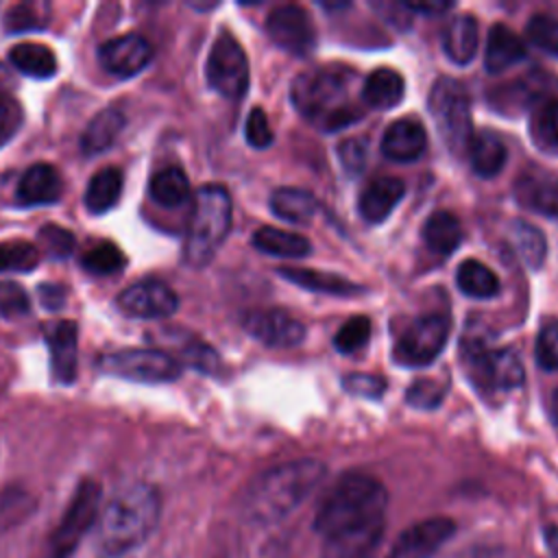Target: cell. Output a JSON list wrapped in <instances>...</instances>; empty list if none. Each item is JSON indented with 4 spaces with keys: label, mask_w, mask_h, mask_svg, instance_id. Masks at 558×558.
Segmentation results:
<instances>
[{
    "label": "cell",
    "mask_w": 558,
    "mask_h": 558,
    "mask_svg": "<svg viewBox=\"0 0 558 558\" xmlns=\"http://www.w3.org/2000/svg\"><path fill=\"white\" fill-rule=\"evenodd\" d=\"M388 493L366 473H347L323 499L314 527L323 536L320 558H368L381 543Z\"/></svg>",
    "instance_id": "obj_1"
},
{
    "label": "cell",
    "mask_w": 558,
    "mask_h": 558,
    "mask_svg": "<svg viewBox=\"0 0 558 558\" xmlns=\"http://www.w3.org/2000/svg\"><path fill=\"white\" fill-rule=\"evenodd\" d=\"M161 501L155 486L146 482L116 490L98 512L94 532L96 547L107 558H120L148 541L159 523Z\"/></svg>",
    "instance_id": "obj_2"
},
{
    "label": "cell",
    "mask_w": 558,
    "mask_h": 558,
    "mask_svg": "<svg viewBox=\"0 0 558 558\" xmlns=\"http://www.w3.org/2000/svg\"><path fill=\"white\" fill-rule=\"evenodd\" d=\"M325 464L318 460H294L259 475L244 499V512L255 523H275L290 514L318 486Z\"/></svg>",
    "instance_id": "obj_3"
},
{
    "label": "cell",
    "mask_w": 558,
    "mask_h": 558,
    "mask_svg": "<svg viewBox=\"0 0 558 558\" xmlns=\"http://www.w3.org/2000/svg\"><path fill=\"white\" fill-rule=\"evenodd\" d=\"M355 74L347 68H314L299 74L292 83V102L299 113L325 131H338L362 118L349 100Z\"/></svg>",
    "instance_id": "obj_4"
},
{
    "label": "cell",
    "mask_w": 558,
    "mask_h": 558,
    "mask_svg": "<svg viewBox=\"0 0 558 558\" xmlns=\"http://www.w3.org/2000/svg\"><path fill=\"white\" fill-rule=\"evenodd\" d=\"M231 216L233 207L227 187L209 183L194 194L183 244V257L190 266L203 268L214 259L229 235Z\"/></svg>",
    "instance_id": "obj_5"
},
{
    "label": "cell",
    "mask_w": 558,
    "mask_h": 558,
    "mask_svg": "<svg viewBox=\"0 0 558 558\" xmlns=\"http://www.w3.org/2000/svg\"><path fill=\"white\" fill-rule=\"evenodd\" d=\"M432 120L445 146L453 155L466 153L473 140V118H471V98L466 87L451 78L440 76L427 98Z\"/></svg>",
    "instance_id": "obj_6"
},
{
    "label": "cell",
    "mask_w": 558,
    "mask_h": 558,
    "mask_svg": "<svg viewBox=\"0 0 558 558\" xmlns=\"http://www.w3.org/2000/svg\"><path fill=\"white\" fill-rule=\"evenodd\" d=\"M98 512H100V484L94 480H83L76 486L59 525L50 536V547L46 558H70L76 545L81 543V538L96 525Z\"/></svg>",
    "instance_id": "obj_7"
},
{
    "label": "cell",
    "mask_w": 558,
    "mask_h": 558,
    "mask_svg": "<svg viewBox=\"0 0 558 558\" xmlns=\"http://www.w3.org/2000/svg\"><path fill=\"white\" fill-rule=\"evenodd\" d=\"M460 357L475 384L493 390H512L523 381V364L510 349H486L480 340H464Z\"/></svg>",
    "instance_id": "obj_8"
},
{
    "label": "cell",
    "mask_w": 558,
    "mask_h": 558,
    "mask_svg": "<svg viewBox=\"0 0 558 558\" xmlns=\"http://www.w3.org/2000/svg\"><path fill=\"white\" fill-rule=\"evenodd\" d=\"M205 74H207V83L229 100H238L246 94L248 61H246L244 48L233 35L222 33L216 37L207 57Z\"/></svg>",
    "instance_id": "obj_9"
},
{
    "label": "cell",
    "mask_w": 558,
    "mask_h": 558,
    "mask_svg": "<svg viewBox=\"0 0 558 558\" xmlns=\"http://www.w3.org/2000/svg\"><path fill=\"white\" fill-rule=\"evenodd\" d=\"M451 323L442 314H425L412 320L395 342L392 357L403 366H425L434 362L447 344Z\"/></svg>",
    "instance_id": "obj_10"
},
{
    "label": "cell",
    "mask_w": 558,
    "mask_h": 558,
    "mask_svg": "<svg viewBox=\"0 0 558 558\" xmlns=\"http://www.w3.org/2000/svg\"><path fill=\"white\" fill-rule=\"evenodd\" d=\"M98 366L109 375L146 384L172 381L181 375L179 362L166 351L157 349H126L109 353L98 360Z\"/></svg>",
    "instance_id": "obj_11"
},
{
    "label": "cell",
    "mask_w": 558,
    "mask_h": 558,
    "mask_svg": "<svg viewBox=\"0 0 558 558\" xmlns=\"http://www.w3.org/2000/svg\"><path fill=\"white\" fill-rule=\"evenodd\" d=\"M268 37L286 52L305 57L316 48V28L310 13L299 4H279L266 17Z\"/></svg>",
    "instance_id": "obj_12"
},
{
    "label": "cell",
    "mask_w": 558,
    "mask_h": 558,
    "mask_svg": "<svg viewBox=\"0 0 558 558\" xmlns=\"http://www.w3.org/2000/svg\"><path fill=\"white\" fill-rule=\"evenodd\" d=\"M118 305L124 314L135 318H166L177 312L179 296L168 283L146 279L124 288L118 294Z\"/></svg>",
    "instance_id": "obj_13"
},
{
    "label": "cell",
    "mask_w": 558,
    "mask_h": 558,
    "mask_svg": "<svg viewBox=\"0 0 558 558\" xmlns=\"http://www.w3.org/2000/svg\"><path fill=\"white\" fill-rule=\"evenodd\" d=\"M100 65L120 78L140 74L153 61V46L144 35L129 33L107 39L98 48Z\"/></svg>",
    "instance_id": "obj_14"
},
{
    "label": "cell",
    "mask_w": 558,
    "mask_h": 558,
    "mask_svg": "<svg viewBox=\"0 0 558 558\" xmlns=\"http://www.w3.org/2000/svg\"><path fill=\"white\" fill-rule=\"evenodd\" d=\"M456 532V523L447 517H432L410 525L392 545L388 558H432Z\"/></svg>",
    "instance_id": "obj_15"
},
{
    "label": "cell",
    "mask_w": 558,
    "mask_h": 558,
    "mask_svg": "<svg viewBox=\"0 0 558 558\" xmlns=\"http://www.w3.org/2000/svg\"><path fill=\"white\" fill-rule=\"evenodd\" d=\"M244 329L266 347L290 349L303 342L305 327L283 310H262L244 316Z\"/></svg>",
    "instance_id": "obj_16"
},
{
    "label": "cell",
    "mask_w": 558,
    "mask_h": 558,
    "mask_svg": "<svg viewBox=\"0 0 558 558\" xmlns=\"http://www.w3.org/2000/svg\"><path fill=\"white\" fill-rule=\"evenodd\" d=\"M46 342L50 349V373L57 384H72L76 377L78 327L74 320H59L48 327Z\"/></svg>",
    "instance_id": "obj_17"
},
{
    "label": "cell",
    "mask_w": 558,
    "mask_h": 558,
    "mask_svg": "<svg viewBox=\"0 0 558 558\" xmlns=\"http://www.w3.org/2000/svg\"><path fill=\"white\" fill-rule=\"evenodd\" d=\"M405 194V183L397 177H377L360 194L357 209L371 225L384 222Z\"/></svg>",
    "instance_id": "obj_18"
},
{
    "label": "cell",
    "mask_w": 558,
    "mask_h": 558,
    "mask_svg": "<svg viewBox=\"0 0 558 558\" xmlns=\"http://www.w3.org/2000/svg\"><path fill=\"white\" fill-rule=\"evenodd\" d=\"M427 146L425 129L414 118H401L392 122L381 137V153L392 161H416Z\"/></svg>",
    "instance_id": "obj_19"
},
{
    "label": "cell",
    "mask_w": 558,
    "mask_h": 558,
    "mask_svg": "<svg viewBox=\"0 0 558 558\" xmlns=\"http://www.w3.org/2000/svg\"><path fill=\"white\" fill-rule=\"evenodd\" d=\"M63 190L61 174L50 163H35L31 166L20 183H17V203L22 207H37V205H50L57 203Z\"/></svg>",
    "instance_id": "obj_20"
},
{
    "label": "cell",
    "mask_w": 558,
    "mask_h": 558,
    "mask_svg": "<svg viewBox=\"0 0 558 558\" xmlns=\"http://www.w3.org/2000/svg\"><path fill=\"white\" fill-rule=\"evenodd\" d=\"M525 59V44L519 35H514L512 28L506 24H495L488 31L486 52H484V68L490 74L504 72L510 65Z\"/></svg>",
    "instance_id": "obj_21"
},
{
    "label": "cell",
    "mask_w": 558,
    "mask_h": 558,
    "mask_svg": "<svg viewBox=\"0 0 558 558\" xmlns=\"http://www.w3.org/2000/svg\"><path fill=\"white\" fill-rule=\"evenodd\" d=\"M480 31L471 13L453 15L442 33V50L456 65H466L477 52Z\"/></svg>",
    "instance_id": "obj_22"
},
{
    "label": "cell",
    "mask_w": 558,
    "mask_h": 558,
    "mask_svg": "<svg viewBox=\"0 0 558 558\" xmlns=\"http://www.w3.org/2000/svg\"><path fill=\"white\" fill-rule=\"evenodd\" d=\"M405 96V81L392 68L373 70L362 85V100L373 109H392Z\"/></svg>",
    "instance_id": "obj_23"
},
{
    "label": "cell",
    "mask_w": 558,
    "mask_h": 558,
    "mask_svg": "<svg viewBox=\"0 0 558 558\" xmlns=\"http://www.w3.org/2000/svg\"><path fill=\"white\" fill-rule=\"evenodd\" d=\"M466 155H469L473 172L477 177L490 179V177L501 172V168L506 163V157H508V150H506L504 140L495 131L482 129L480 133H473V140L466 148Z\"/></svg>",
    "instance_id": "obj_24"
},
{
    "label": "cell",
    "mask_w": 558,
    "mask_h": 558,
    "mask_svg": "<svg viewBox=\"0 0 558 558\" xmlns=\"http://www.w3.org/2000/svg\"><path fill=\"white\" fill-rule=\"evenodd\" d=\"M270 209L286 222L307 225L318 211V201L303 187H277L270 194Z\"/></svg>",
    "instance_id": "obj_25"
},
{
    "label": "cell",
    "mask_w": 558,
    "mask_h": 558,
    "mask_svg": "<svg viewBox=\"0 0 558 558\" xmlns=\"http://www.w3.org/2000/svg\"><path fill=\"white\" fill-rule=\"evenodd\" d=\"M279 275L286 277L290 283L305 288L310 292L320 294H333V296H353L362 292V288L340 275L333 272H320L312 268H279Z\"/></svg>",
    "instance_id": "obj_26"
},
{
    "label": "cell",
    "mask_w": 558,
    "mask_h": 558,
    "mask_svg": "<svg viewBox=\"0 0 558 558\" xmlns=\"http://www.w3.org/2000/svg\"><path fill=\"white\" fill-rule=\"evenodd\" d=\"M124 129V113L118 107L102 109L96 113L89 122L87 129L81 135V150L87 155H98L111 148L120 131Z\"/></svg>",
    "instance_id": "obj_27"
},
{
    "label": "cell",
    "mask_w": 558,
    "mask_h": 558,
    "mask_svg": "<svg viewBox=\"0 0 558 558\" xmlns=\"http://www.w3.org/2000/svg\"><path fill=\"white\" fill-rule=\"evenodd\" d=\"M253 246L266 255L283 257V259H301L310 255V240L301 233H292L286 229L262 227L253 233Z\"/></svg>",
    "instance_id": "obj_28"
},
{
    "label": "cell",
    "mask_w": 558,
    "mask_h": 558,
    "mask_svg": "<svg viewBox=\"0 0 558 558\" xmlns=\"http://www.w3.org/2000/svg\"><path fill=\"white\" fill-rule=\"evenodd\" d=\"M421 238L425 246L436 255H449L462 240V225L451 211L438 209L423 222Z\"/></svg>",
    "instance_id": "obj_29"
},
{
    "label": "cell",
    "mask_w": 558,
    "mask_h": 558,
    "mask_svg": "<svg viewBox=\"0 0 558 558\" xmlns=\"http://www.w3.org/2000/svg\"><path fill=\"white\" fill-rule=\"evenodd\" d=\"M530 140L541 153L558 157V98H547L532 109Z\"/></svg>",
    "instance_id": "obj_30"
},
{
    "label": "cell",
    "mask_w": 558,
    "mask_h": 558,
    "mask_svg": "<svg viewBox=\"0 0 558 558\" xmlns=\"http://www.w3.org/2000/svg\"><path fill=\"white\" fill-rule=\"evenodd\" d=\"M122 172L116 166H107L102 170H98L85 190V207L92 214H105L109 211L122 194Z\"/></svg>",
    "instance_id": "obj_31"
},
{
    "label": "cell",
    "mask_w": 558,
    "mask_h": 558,
    "mask_svg": "<svg viewBox=\"0 0 558 558\" xmlns=\"http://www.w3.org/2000/svg\"><path fill=\"white\" fill-rule=\"evenodd\" d=\"M9 59L15 70L33 78H50L57 72L54 52L37 41H22L11 48Z\"/></svg>",
    "instance_id": "obj_32"
},
{
    "label": "cell",
    "mask_w": 558,
    "mask_h": 558,
    "mask_svg": "<svg viewBox=\"0 0 558 558\" xmlns=\"http://www.w3.org/2000/svg\"><path fill=\"white\" fill-rule=\"evenodd\" d=\"M517 196L534 211L558 216V174L523 177L517 185Z\"/></svg>",
    "instance_id": "obj_33"
},
{
    "label": "cell",
    "mask_w": 558,
    "mask_h": 558,
    "mask_svg": "<svg viewBox=\"0 0 558 558\" xmlns=\"http://www.w3.org/2000/svg\"><path fill=\"white\" fill-rule=\"evenodd\" d=\"M150 196L161 207H179L190 198V181L179 166H166L150 179Z\"/></svg>",
    "instance_id": "obj_34"
},
{
    "label": "cell",
    "mask_w": 558,
    "mask_h": 558,
    "mask_svg": "<svg viewBox=\"0 0 558 558\" xmlns=\"http://www.w3.org/2000/svg\"><path fill=\"white\" fill-rule=\"evenodd\" d=\"M458 288L471 299H490L499 292L497 275L477 259H464L456 272Z\"/></svg>",
    "instance_id": "obj_35"
},
{
    "label": "cell",
    "mask_w": 558,
    "mask_h": 558,
    "mask_svg": "<svg viewBox=\"0 0 558 558\" xmlns=\"http://www.w3.org/2000/svg\"><path fill=\"white\" fill-rule=\"evenodd\" d=\"M510 238H512V244L525 266H530V268L543 266V262L547 257V240L538 227L519 218L510 225Z\"/></svg>",
    "instance_id": "obj_36"
},
{
    "label": "cell",
    "mask_w": 558,
    "mask_h": 558,
    "mask_svg": "<svg viewBox=\"0 0 558 558\" xmlns=\"http://www.w3.org/2000/svg\"><path fill=\"white\" fill-rule=\"evenodd\" d=\"M39 251L31 242H0V272H28L37 268Z\"/></svg>",
    "instance_id": "obj_37"
},
{
    "label": "cell",
    "mask_w": 558,
    "mask_h": 558,
    "mask_svg": "<svg viewBox=\"0 0 558 558\" xmlns=\"http://www.w3.org/2000/svg\"><path fill=\"white\" fill-rule=\"evenodd\" d=\"M525 35L538 50L558 57V17L534 13L525 24Z\"/></svg>",
    "instance_id": "obj_38"
},
{
    "label": "cell",
    "mask_w": 558,
    "mask_h": 558,
    "mask_svg": "<svg viewBox=\"0 0 558 558\" xmlns=\"http://www.w3.org/2000/svg\"><path fill=\"white\" fill-rule=\"evenodd\" d=\"M83 268L98 277L113 275L124 268V255L116 244L102 242L83 255Z\"/></svg>",
    "instance_id": "obj_39"
},
{
    "label": "cell",
    "mask_w": 558,
    "mask_h": 558,
    "mask_svg": "<svg viewBox=\"0 0 558 558\" xmlns=\"http://www.w3.org/2000/svg\"><path fill=\"white\" fill-rule=\"evenodd\" d=\"M371 338V318L366 316H351L342 323V327L333 336V347L340 353H355L360 351Z\"/></svg>",
    "instance_id": "obj_40"
},
{
    "label": "cell",
    "mask_w": 558,
    "mask_h": 558,
    "mask_svg": "<svg viewBox=\"0 0 558 558\" xmlns=\"http://www.w3.org/2000/svg\"><path fill=\"white\" fill-rule=\"evenodd\" d=\"M534 357L543 371H558V318H551L541 327Z\"/></svg>",
    "instance_id": "obj_41"
},
{
    "label": "cell",
    "mask_w": 558,
    "mask_h": 558,
    "mask_svg": "<svg viewBox=\"0 0 558 558\" xmlns=\"http://www.w3.org/2000/svg\"><path fill=\"white\" fill-rule=\"evenodd\" d=\"M445 392H447V384L440 379H416L405 392V401L416 410H432L440 405Z\"/></svg>",
    "instance_id": "obj_42"
},
{
    "label": "cell",
    "mask_w": 558,
    "mask_h": 558,
    "mask_svg": "<svg viewBox=\"0 0 558 558\" xmlns=\"http://www.w3.org/2000/svg\"><path fill=\"white\" fill-rule=\"evenodd\" d=\"M31 310L28 294L15 281H0V316L15 318Z\"/></svg>",
    "instance_id": "obj_43"
},
{
    "label": "cell",
    "mask_w": 558,
    "mask_h": 558,
    "mask_svg": "<svg viewBox=\"0 0 558 558\" xmlns=\"http://www.w3.org/2000/svg\"><path fill=\"white\" fill-rule=\"evenodd\" d=\"M24 113L11 94H0V146H4L22 126Z\"/></svg>",
    "instance_id": "obj_44"
},
{
    "label": "cell",
    "mask_w": 558,
    "mask_h": 558,
    "mask_svg": "<svg viewBox=\"0 0 558 558\" xmlns=\"http://www.w3.org/2000/svg\"><path fill=\"white\" fill-rule=\"evenodd\" d=\"M39 240H41V246L57 259H63L74 251V235L68 229L57 225H46L39 231Z\"/></svg>",
    "instance_id": "obj_45"
},
{
    "label": "cell",
    "mask_w": 558,
    "mask_h": 558,
    "mask_svg": "<svg viewBox=\"0 0 558 558\" xmlns=\"http://www.w3.org/2000/svg\"><path fill=\"white\" fill-rule=\"evenodd\" d=\"M39 4H15L7 13V31H33L41 28L46 22V15L39 13Z\"/></svg>",
    "instance_id": "obj_46"
},
{
    "label": "cell",
    "mask_w": 558,
    "mask_h": 558,
    "mask_svg": "<svg viewBox=\"0 0 558 558\" xmlns=\"http://www.w3.org/2000/svg\"><path fill=\"white\" fill-rule=\"evenodd\" d=\"M244 133H246V142L253 148H268L272 144V129L268 124L264 109H259V107L251 109V113L246 118Z\"/></svg>",
    "instance_id": "obj_47"
},
{
    "label": "cell",
    "mask_w": 558,
    "mask_h": 558,
    "mask_svg": "<svg viewBox=\"0 0 558 558\" xmlns=\"http://www.w3.org/2000/svg\"><path fill=\"white\" fill-rule=\"evenodd\" d=\"M338 155H340V163L347 172H351V174L362 172V168L366 166V157H368V144L362 137H349L338 146Z\"/></svg>",
    "instance_id": "obj_48"
},
{
    "label": "cell",
    "mask_w": 558,
    "mask_h": 558,
    "mask_svg": "<svg viewBox=\"0 0 558 558\" xmlns=\"http://www.w3.org/2000/svg\"><path fill=\"white\" fill-rule=\"evenodd\" d=\"M181 355H183V360H185L192 368H198V371H203V373H214V371L218 368V364H220L216 351H214L211 347L198 342V340H192L190 344L181 347Z\"/></svg>",
    "instance_id": "obj_49"
},
{
    "label": "cell",
    "mask_w": 558,
    "mask_h": 558,
    "mask_svg": "<svg viewBox=\"0 0 558 558\" xmlns=\"http://www.w3.org/2000/svg\"><path fill=\"white\" fill-rule=\"evenodd\" d=\"M342 386L357 397H368V399H379L386 390V381L375 375H364V373H353L342 379Z\"/></svg>",
    "instance_id": "obj_50"
},
{
    "label": "cell",
    "mask_w": 558,
    "mask_h": 558,
    "mask_svg": "<svg viewBox=\"0 0 558 558\" xmlns=\"http://www.w3.org/2000/svg\"><path fill=\"white\" fill-rule=\"evenodd\" d=\"M373 9L386 20V22H390V24H395V26H399V28H408L410 24H412V11L408 9V4L405 2H373Z\"/></svg>",
    "instance_id": "obj_51"
},
{
    "label": "cell",
    "mask_w": 558,
    "mask_h": 558,
    "mask_svg": "<svg viewBox=\"0 0 558 558\" xmlns=\"http://www.w3.org/2000/svg\"><path fill=\"white\" fill-rule=\"evenodd\" d=\"M24 501H28V497L20 495V493H15L11 497L9 495L0 497V527L9 525V523H15L20 519L17 514L28 512V506H22Z\"/></svg>",
    "instance_id": "obj_52"
},
{
    "label": "cell",
    "mask_w": 558,
    "mask_h": 558,
    "mask_svg": "<svg viewBox=\"0 0 558 558\" xmlns=\"http://www.w3.org/2000/svg\"><path fill=\"white\" fill-rule=\"evenodd\" d=\"M410 11H416V13H442L447 9H451L453 4L451 2H405Z\"/></svg>",
    "instance_id": "obj_53"
},
{
    "label": "cell",
    "mask_w": 558,
    "mask_h": 558,
    "mask_svg": "<svg viewBox=\"0 0 558 558\" xmlns=\"http://www.w3.org/2000/svg\"><path fill=\"white\" fill-rule=\"evenodd\" d=\"M13 87H15L13 72L4 63H0V94H11Z\"/></svg>",
    "instance_id": "obj_54"
},
{
    "label": "cell",
    "mask_w": 558,
    "mask_h": 558,
    "mask_svg": "<svg viewBox=\"0 0 558 558\" xmlns=\"http://www.w3.org/2000/svg\"><path fill=\"white\" fill-rule=\"evenodd\" d=\"M549 416H551V423L558 427V388L549 397Z\"/></svg>",
    "instance_id": "obj_55"
}]
</instances>
